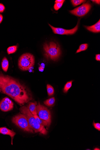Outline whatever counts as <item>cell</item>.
I'll use <instances>...</instances> for the list:
<instances>
[{"instance_id": "1", "label": "cell", "mask_w": 100, "mask_h": 150, "mask_svg": "<svg viewBox=\"0 0 100 150\" xmlns=\"http://www.w3.org/2000/svg\"><path fill=\"white\" fill-rule=\"evenodd\" d=\"M0 89L21 106L32 100L29 89L18 80L0 72Z\"/></svg>"}, {"instance_id": "2", "label": "cell", "mask_w": 100, "mask_h": 150, "mask_svg": "<svg viewBox=\"0 0 100 150\" xmlns=\"http://www.w3.org/2000/svg\"><path fill=\"white\" fill-rule=\"evenodd\" d=\"M21 113L25 115L27 118L28 123L35 133L40 132L44 135L47 134L48 131L45 127L40 125L36 121L33 115L32 114L28 106L24 105L19 109Z\"/></svg>"}, {"instance_id": "3", "label": "cell", "mask_w": 100, "mask_h": 150, "mask_svg": "<svg viewBox=\"0 0 100 150\" xmlns=\"http://www.w3.org/2000/svg\"><path fill=\"white\" fill-rule=\"evenodd\" d=\"M43 48L44 56L47 59L55 61L59 59L61 54V50L58 44L54 42L45 43Z\"/></svg>"}, {"instance_id": "4", "label": "cell", "mask_w": 100, "mask_h": 150, "mask_svg": "<svg viewBox=\"0 0 100 150\" xmlns=\"http://www.w3.org/2000/svg\"><path fill=\"white\" fill-rule=\"evenodd\" d=\"M35 63L34 56L31 53H24L19 58L18 66L20 70L23 71L30 70L33 67Z\"/></svg>"}, {"instance_id": "5", "label": "cell", "mask_w": 100, "mask_h": 150, "mask_svg": "<svg viewBox=\"0 0 100 150\" xmlns=\"http://www.w3.org/2000/svg\"><path fill=\"white\" fill-rule=\"evenodd\" d=\"M13 123L24 131L34 133V130L30 125L26 116L19 113L13 116L12 119Z\"/></svg>"}, {"instance_id": "6", "label": "cell", "mask_w": 100, "mask_h": 150, "mask_svg": "<svg viewBox=\"0 0 100 150\" xmlns=\"http://www.w3.org/2000/svg\"><path fill=\"white\" fill-rule=\"evenodd\" d=\"M37 112L39 117L46 121L49 127L51 122V115L50 111L45 106L41 105L39 102L37 105Z\"/></svg>"}, {"instance_id": "7", "label": "cell", "mask_w": 100, "mask_h": 150, "mask_svg": "<svg viewBox=\"0 0 100 150\" xmlns=\"http://www.w3.org/2000/svg\"><path fill=\"white\" fill-rule=\"evenodd\" d=\"M91 7L89 2L83 4L81 6L70 11V12L77 16L81 17L87 15Z\"/></svg>"}, {"instance_id": "8", "label": "cell", "mask_w": 100, "mask_h": 150, "mask_svg": "<svg viewBox=\"0 0 100 150\" xmlns=\"http://www.w3.org/2000/svg\"><path fill=\"white\" fill-rule=\"evenodd\" d=\"M79 23L78 22L77 25L74 28L69 30L60 28H56L49 24V25L52 29L54 33L55 34L61 35H71L74 34L77 31L79 27Z\"/></svg>"}, {"instance_id": "9", "label": "cell", "mask_w": 100, "mask_h": 150, "mask_svg": "<svg viewBox=\"0 0 100 150\" xmlns=\"http://www.w3.org/2000/svg\"><path fill=\"white\" fill-rule=\"evenodd\" d=\"M13 104L9 98L6 97L0 101V110L4 112H7L13 110Z\"/></svg>"}, {"instance_id": "10", "label": "cell", "mask_w": 100, "mask_h": 150, "mask_svg": "<svg viewBox=\"0 0 100 150\" xmlns=\"http://www.w3.org/2000/svg\"><path fill=\"white\" fill-rule=\"evenodd\" d=\"M0 133L4 135H9L11 138V144L13 145V140L16 133L13 131L10 130L6 127H0Z\"/></svg>"}, {"instance_id": "11", "label": "cell", "mask_w": 100, "mask_h": 150, "mask_svg": "<svg viewBox=\"0 0 100 150\" xmlns=\"http://www.w3.org/2000/svg\"><path fill=\"white\" fill-rule=\"evenodd\" d=\"M88 30L94 33L100 32V20L94 25L91 26H84Z\"/></svg>"}, {"instance_id": "12", "label": "cell", "mask_w": 100, "mask_h": 150, "mask_svg": "<svg viewBox=\"0 0 100 150\" xmlns=\"http://www.w3.org/2000/svg\"><path fill=\"white\" fill-rule=\"evenodd\" d=\"M36 105L37 103L36 102L35 103L29 102L28 103V108L33 115H37Z\"/></svg>"}, {"instance_id": "13", "label": "cell", "mask_w": 100, "mask_h": 150, "mask_svg": "<svg viewBox=\"0 0 100 150\" xmlns=\"http://www.w3.org/2000/svg\"><path fill=\"white\" fill-rule=\"evenodd\" d=\"M1 65L2 69L3 71L5 72H7L8 69L9 63L6 57H4L3 59Z\"/></svg>"}, {"instance_id": "14", "label": "cell", "mask_w": 100, "mask_h": 150, "mask_svg": "<svg viewBox=\"0 0 100 150\" xmlns=\"http://www.w3.org/2000/svg\"><path fill=\"white\" fill-rule=\"evenodd\" d=\"M36 121L40 125L45 126L48 127L47 122L45 120L40 118L37 115H33Z\"/></svg>"}, {"instance_id": "15", "label": "cell", "mask_w": 100, "mask_h": 150, "mask_svg": "<svg viewBox=\"0 0 100 150\" xmlns=\"http://www.w3.org/2000/svg\"><path fill=\"white\" fill-rule=\"evenodd\" d=\"M55 99L54 97L49 99L44 102V103L47 106L51 107L54 104Z\"/></svg>"}, {"instance_id": "16", "label": "cell", "mask_w": 100, "mask_h": 150, "mask_svg": "<svg viewBox=\"0 0 100 150\" xmlns=\"http://www.w3.org/2000/svg\"><path fill=\"white\" fill-rule=\"evenodd\" d=\"M73 81H71L67 82L65 86L63 89V92L64 93H67L69 90L72 87Z\"/></svg>"}, {"instance_id": "17", "label": "cell", "mask_w": 100, "mask_h": 150, "mask_svg": "<svg viewBox=\"0 0 100 150\" xmlns=\"http://www.w3.org/2000/svg\"><path fill=\"white\" fill-rule=\"evenodd\" d=\"M89 45L88 44H82L80 45L78 49L77 50L76 53L80 52L87 50Z\"/></svg>"}, {"instance_id": "18", "label": "cell", "mask_w": 100, "mask_h": 150, "mask_svg": "<svg viewBox=\"0 0 100 150\" xmlns=\"http://www.w3.org/2000/svg\"><path fill=\"white\" fill-rule=\"evenodd\" d=\"M17 46H13L9 47L7 49V52L8 54H10L15 52L17 50Z\"/></svg>"}, {"instance_id": "19", "label": "cell", "mask_w": 100, "mask_h": 150, "mask_svg": "<svg viewBox=\"0 0 100 150\" xmlns=\"http://www.w3.org/2000/svg\"><path fill=\"white\" fill-rule=\"evenodd\" d=\"M48 94L49 96H51L54 93V89L52 86L49 84H48L47 86Z\"/></svg>"}, {"instance_id": "20", "label": "cell", "mask_w": 100, "mask_h": 150, "mask_svg": "<svg viewBox=\"0 0 100 150\" xmlns=\"http://www.w3.org/2000/svg\"><path fill=\"white\" fill-rule=\"evenodd\" d=\"M86 1L84 0H72L71 1V2L74 6H76L85 2Z\"/></svg>"}, {"instance_id": "21", "label": "cell", "mask_w": 100, "mask_h": 150, "mask_svg": "<svg viewBox=\"0 0 100 150\" xmlns=\"http://www.w3.org/2000/svg\"><path fill=\"white\" fill-rule=\"evenodd\" d=\"M63 3H64L55 4L54 6L55 10L56 11L58 10L62 6Z\"/></svg>"}, {"instance_id": "22", "label": "cell", "mask_w": 100, "mask_h": 150, "mask_svg": "<svg viewBox=\"0 0 100 150\" xmlns=\"http://www.w3.org/2000/svg\"><path fill=\"white\" fill-rule=\"evenodd\" d=\"M93 125L95 129L99 131H100V124L99 123H95L94 121H93Z\"/></svg>"}, {"instance_id": "23", "label": "cell", "mask_w": 100, "mask_h": 150, "mask_svg": "<svg viewBox=\"0 0 100 150\" xmlns=\"http://www.w3.org/2000/svg\"><path fill=\"white\" fill-rule=\"evenodd\" d=\"M5 9V8L4 5L2 4H0V13L3 12Z\"/></svg>"}, {"instance_id": "24", "label": "cell", "mask_w": 100, "mask_h": 150, "mask_svg": "<svg viewBox=\"0 0 100 150\" xmlns=\"http://www.w3.org/2000/svg\"><path fill=\"white\" fill-rule=\"evenodd\" d=\"M39 70L40 71L42 72L44 71V67L43 66H40L38 68Z\"/></svg>"}, {"instance_id": "25", "label": "cell", "mask_w": 100, "mask_h": 150, "mask_svg": "<svg viewBox=\"0 0 100 150\" xmlns=\"http://www.w3.org/2000/svg\"><path fill=\"white\" fill-rule=\"evenodd\" d=\"M96 60L97 61H100V54H97L96 55Z\"/></svg>"}, {"instance_id": "26", "label": "cell", "mask_w": 100, "mask_h": 150, "mask_svg": "<svg viewBox=\"0 0 100 150\" xmlns=\"http://www.w3.org/2000/svg\"><path fill=\"white\" fill-rule=\"evenodd\" d=\"M65 1L64 0H56L55 1V4L58 3H64Z\"/></svg>"}, {"instance_id": "27", "label": "cell", "mask_w": 100, "mask_h": 150, "mask_svg": "<svg viewBox=\"0 0 100 150\" xmlns=\"http://www.w3.org/2000/svg\"><path fill=\"white\" fill-rule=\"evenodd\" d=\"M3 16L0 13V24H1L3 21Z\"/></svg>"}, {"instance_id": "28", "label": "cell", "mask_w": 100, "mask_h": 150, "mask_svg": "<svg viewBox=\"0 0 100 150\" xmlns=\"http://www.w3.org/2000/svg\"><path fill=\"white\" fill-rule=\"evenodd\" d=\"M91 1L95 2L98 4H100V1Z\"/></svg>"}, {"instance_id": "29", "label": "cell", "mask_w": 100, "mask_h": 150, "mask_svg": "<svg viewBox=\"0 0 100 150\" xmlns=\"http://www.w3.org/2000/svg\"><path fill=\"white\" fill-rule=\"evenodd\" d=\"M94 150H100V149H99L98 148H95Z\"/></svg>"}, {"instance_id": "30", "label": "cell", "mask_w": 100, "mask_h": 150, "mask_svg": "<svg viewBox=\"0 0 100 150\" xmlns=\"http://www.w3.org/2000/svg\"><path fill=\"white\" fill-rule=\"evenodd\" d=\"M1 89H0V92H1Z\"/></svg>"}]
</instances>
